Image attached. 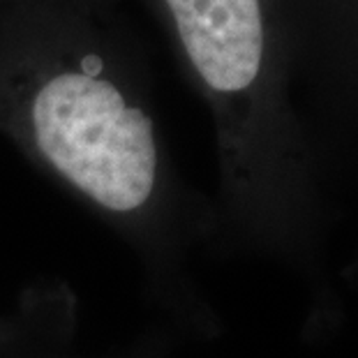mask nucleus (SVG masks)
Here are the masks:
<instances>
[{
  "mask_svg": "<svg viewBox=\"0 0 358 358\" xmlns=\"http://www.w3.org/2000/svg\"><path fill=\"white\" fill-rule=\"evenodd\" d=\"M125 0H0V134L95 213L176 306L182 194Z\"/></svg>",
  "mask_w": 358,
  "mask_h": 358,
  "instance_id": "f257e3e1",
  "label": "nucleus"
},
{
  "mask_svg": "<svg viewBox=\"0 0 358 358\" xmlns=\"http://www.w3.org/2000/svg\"><path fill=\"white\" fill-rule=\"evenodd\" d=\"M210 104L224 169L241 189L280 178L296 155L285 79L296 51L289 0H143Z\"/></svg>",
  "mask_w": 358,
  "mask_h": 358,
  "instance_id": "f03ea898",
  "label": "nucleus"
},
{
  "mask_svg": "<svg viewBox=\"0 0 358 358\" xmlns=\"http://www.w3.org/2000/svg\"><path fill=\"white\" fill-rule=\"evenodd\" d=\"M296 51H358V0H289Z\"/></svg>",
  "mask_w": 358,
  "mask_h": 358,
  "instance_id": "7ed1b4c3",
  "label": "nucleus"
}]
</instances>
